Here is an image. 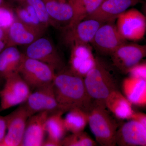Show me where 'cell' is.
<instances>
[{"mask_svg": "<svg viewBox=\"0 0 146 146\" xmlns=\"http://www.w3.org/2000/svg\"><path fill=\"white\" fill-rule=\"evenodd\" d=\"M52 83L56 100L63 112L79 108L88 112L93 101L86 91L83 77L65 68L56 72Z\"/></svg>", "mask_w": 146, "mask_h": 146, "instance_id": "cell-1", "label": "cell"}, {"mask_svg": "<svg viewBox=\"0 0 146 146\" xmlns=\"http://www.w3.org/2000/svg\"><path fill=\"white\" fill-rule=\"evenodd\" d=\"M117 72L111 63L101 56H96L94 68L84 78L86 91L93 102L104 103L112 92L119 90Z\"/></svg>", "mask_w": 146, "mask_h": 146, "instance_id": "cell-2", "label": "cell"}, {"mask_svg": "<svg viewBox=\"0 0 146 146\" xmlns=\"http://www.w3.org/2000/svg\"><path fill=\"white\" fill-rule=\"evenodd\" d=\"M104 103L93 102L88 111V124L97 143L103 146H115L118 127Z\"/></svg>", "mask_w": 146, "mask_h": 146, "instance_id": "cell-3", "label": "cell"}, {"mask_svg": "<svg viewBox=\"0 0 146 146\" xmlns=\"http://www.w3.org/2000/svg\"><path fill=\"white\" fill-rule=\"evenodd\" d=\"M18 73L31 89H35L52 83L56 72L49 65L25 55Z\"/></svg>", "mask_w": 146, "mask_h": 146, "instance_id": "cell-4", "label": "cell"}, {"mask_svg": "<svg viewBox=\"0 0 146 146\" xmlns=\"http://www.w3.org/2000/svg\"><path fill=\"white\" fill-rule=\"evenodd\" d=\"M24 54L27 57L49 65L56 72L66 68L60 53L51 40L46 37L41 36L28 45Z\"/></svg>", "mask_w": 146, "mask_h": 146, "instance_id": "cell-5", "label": "cell"}, {"mask_svg": "<svg viewBox=\"0 0 146 146\" xmlns=\"http://www.w3.org/2000/svg\"><path fill=\"white\" fill-rule=\"evenodd\" d=\"M5 80L4 86L0 91L2 110L24 103L31 93L30 87L18 72Z\"/></svg>", "mask_w": 146, "mask_h": 146, "instance_id": "cell-6", "label": "cell"}, {"mask_svg": "<svg viewBox=\"0 0 146 146\" xmlns=\"http://www.w3.org/2000/svg\"><path fill=\"white\" fill-rule=\"evenodd\" d=\"M23 104L30 117L42 112H64L56 100L52 82L35 89Z\"/></svg>", "mask_w": 146, "mask_h": 146, "instance_id": "cell-7", "label": "cell"}, {"mask_svg": "<svg viewBox=\"0 0 146 146\" xmlns=\"http://www.w3.org/2000/svg\"><path fill=\"white\" fill-rule=\"evenodd\" d=\"M116 26L126 40L138 41L143 39L146 32V17L135 8L127 9L118 16Z\"/></svg>", "mask_w": 146, "mask_h": 146, "instance_id": "cell-8", "label": "cell"}, {"mask_svg": "<svg viewBox=\"0 0 146 146\" xmlns=\"http://www.w3.org/2000/svg\"><path fill=\"white\" fill-rule=\"evenodd\" d=\"M111 63L123 74H127L131 68L146 57V45L126 42L121 45L110 56Z\"/></svg>", "mask_w": 146, "mask_h": 146, "instance_id": "cell-9", "label": "cell"}, {"mask_svg": "<svg viewBox=\"0 0 146 146\" xmlns=\"http://www.w3.org/2000/svg\"><path fill=\"white\" fill-rule=\"evenodd\" d=\"M126 42L127 40L120 34L114 22H111L100 26L91 44L101 55L110 56L121 45Z\"/></svg>", "mask_w": 146, "mask_h": 146, "instance_id": "cell-10", "label": "cell"}, {"mask_svg": "<svg viewBox=\"0 0 146 146\" xmlns=\"http://www.w3.org/2000/svg\"><path fill=\"white\" fill-rule=\"evenodd\" d=\"M7 130L0 146H21L27 121L29 117L24 104L7 115Z\"/></svg>", "mask_w": 146, "mask_h": 146, "instance_id": "cell-11", "label": "cell"}, {"mask_svg": "<svg viewBox=\"0 0 146 146\" xmlns=\"http://www.w3.org/2000/svg\"><path fill=\"white\" fill-rule=\"evenodd\" d=\"M103 24L94 19H84L72 27L63 30V43L70 48L76 45L91 44L97 30Z\"/></svg>", "mask_w": 146, "mask_h": 146, "instance_id": "cell-12", "label": "cell"}, {"mask_svg": "<svg viewBox=\"0 0 146 146\" xmlns=\"http://www.w3.org/2000/svg\"><path fill=\"white\" fill-rule=\"evenodd\" d=\"M144 2L143 0H104L96 10L85 19H94L102 23L114 22L129 8Z\"/></svg>", "mask_w": 146, "mask_h": 146, "instance_id": "cell-13", "label": "cell"}, {"mask_svg": "<svg viewBox=\"0 0 146 146\" xmlns=\"http://www.w3.org/2000/svg\"><path fill=\"white\" fill-rule=\"evenodd\" d=\"M70 48V55L68 68L73 73L84 78L96 64L94 56L90 44H81Z\"/></svg>", "mask_w": 146, "mask_h": 146, "instance_id": "cell-14", "label": "cell"}, {"mask_svg": "<svg viewBox=\"0 0 146 146\" xmlns=\"http://www.w3.org/2000/svg\"><path fill=\"white\" fill-rule=\"evenodd\" d=\"M116 143L119 146H146V129L138 121L130 119L118 129Z\"/></svg>", "mask_w": 146, "mask_h": 146, "instance_id": "cell-15", "label": "cell"}, {"mask_svg": "<svg viewBox=\"0 0 146 146\" xmlns=\"http://www.w3.org/2000/svg\"><path fill=\"white\" fill-rule=\"evenodd\" d=\"M49 115L48 112H42L28 118L21 146H42L46 133V121Z\"/></svg>", "mask_w": 146, "mask_h": 146, "instance_id": "cell-16", "label": "cell"}, {"mask_svg": "<svg viewBox=\"0 0 146 146\" xmlns=\"http://www.w3.org/2000/svg\"><path fill=\"white\" fill-rule=\"evenodd\" d=\"M44 33L23 23L16 18L8 28L7 47L28 45L34 42Z\"/></svg>", "mask_w": 146, "mask_h": 146, "instance_id": "cell-17", "label": "cell"}, {"mask_svg": "<svg viewBox=\"0 0 146 146\" xmlns=\"http://www.w3.org/2000/svg\"><path fill=\"white\" fill-rule=\"evenodd\" d=\"M47 12L62 30L67 29L74 17V11L67 0H42Z\"/></svg>", "mask_w": 146, "mask_h": 146, "instance_id": "cell-18", "label": "cell"}, {"mask_svg": "<svg viewBox=\"0 0 146 146\" xmlns=\"http://www.w3.org/2000/svg\"><path fill=\"white\" fill-rule=\"evenodd\" d=\"M123 94L132 104L146 106V80L129 76L122 83Z\"/></svg>", "mask_w": 146, "mask_h": 146, "instance_id": "cell-19", "label": "cell"}, {"mask_svg": "<svg viewBox=\"0 0 146 146\" xmlns=\"http://www.w3.org/2000/svg\"><path fill=\"white\" fill-rule=\"evenodd\" d=\"M104 103L110 112L120 119H131L135 112L132 104L119 90L112 92Z\"/></svg>", "mask_w": 146, "mask_h": 146, "instance_id": "cell-20", "label": "cell"}, {"mask_svg": "<svg viewBox=\"0 0 146 146\" xmlns=\"http://www.w3.org/2000/svg\"><path fill=\"white\" fill-rule=\"evenodd\" d=\"M24 56L16 46L6 47L0 54V77L5 79L18 72Z\"/></svg>", "mask_w": 146, "mask_h": 146, "instance_id": "cell-21", "label": "cell"}, {"mask_svg": "<svg viewBox=\"0 0 146 146\" xmlns=\"http://www.w3.org/2000/svg\"><path fill=\"white\" fill-rule=\"evenodd\" d=\"M104 0H70L74 11V17L69 26L70 28L86 19L96 10Z\"/></svg>", "mask_w": 146, "mask_h": 146, "instance_id": "cell-22", "label": "cell"}, {"mask_svg": "<svg viewBox=\"0 0 146 146\" xmlns=\"http://www.w3.org/2000/svg\"><path fill=\"white\" fill-rule=\"evenodd\" d=\"M63 118L67 131L72 133L84 131L88 124V112L79 108H74L67 112Z\"/></svg>", "mask_w": 146, "mask_h": 146, "instance_id": "cell-23", "label": "cell"}, {"mask_svg": "<svg viewBox=\"0 0 146 146\" xmlns=\"http://www.w3.org/2000/svg\"><path fill=\"white\" fill-rule=\"evenodd\" d=\"M64 113L59 111L49 115L46 124V133L48 137L60 141L65 138L68 131L62 116Z\"/></svg>", "mask_w": 146, "mask_h": 146, "instance_id": "cell-24", "label": "cell"}, {"mask_svg": "<svg viewBox=\"0 0 146 146\" xmlns=\"http://www.w3.org/2000/svg\"><path fill=\"white\" fill-rule=\"evenodd\" d=\"M13 11L19 21L45 33L47 27L39 20L34 9L28 6L18 5Z\"/></svg>", "mask_w": 146, "mask_h": 146, "instance_id": "cell-25", "label": "cell"}, {"mask_svg": "<svg viewBox=\"0 0 146 146\" xmlns=\"http://www.w3.org/2000/svg\"><path fill=\"white\" fill-rule=\"evenodd\" d=\"M18 5H26L34 9L40 21L48 27L52 26L59 28L57 24L53 21L47 12L42 0H11Z\"/></svg>", "mask_w": 146, "mask_h": 146, "instance_id": "cell-26", "label": "cell"}, {"mask_svg": "<svg viewBox=\"0 0 146 146\" xmlns=\"http://www.w3.org/2000/svg\"><path fill=\"white\" fill-rule=\"evenodd\" d=\"M96 141L84 131L77 133H72L66 136L62 141L63 146H95L97 145Z\"/></svg>", "mask_w": 146, "mask_h": 146, "instance_id": "cell-27", "label": "cell"}, {"mask_svg": "<svg viewBox=\"0 0 146 146\" xmlns=\"http://www.w3.org/2000/svg\"><path fill=\"white\" fill-rule=\"evenodd\" d=\"M16 19L14 11L3 5L0 6V27L7 28Z\"/></svg>", "mask_w": 146, "mask_h": 146, "instance_id": "cell-28", "label": "cell"}, {"mask_svg": "<svg viewBox=\"0 0 146 146\" xmlns=\"http://www.w3.org/2000/svg\"><path fill=\"white\" fill-rule=\"evenodd\" d=\"M129 76L146 80V63H138L128 72Z\"/></svg>", "mask_w": 146, "mask_h": 146, "instance_id": "cell-29", "label": "cell"}, {"mask_svg": "<svg viewBox=\"0 0 146 146\" xmlns=\"http://www.w3.org/2000/svg\"><path fill=\"white\" fill-rule=\"evenodd\" d=\"M7 130L6 116H0V144L3 141Z\"/></svg>", "mask_w": 146, "mask_h": 146, "instance_id": "cell-30", "label": "cell"}, {"mask_svg": "<svg viewBox=\"0 0 146 146\" xmlns=\"http://www.w3.org/2000/svg\"><path fill=\"white\" fill-rule=\"evenodd\" d=\"M131 119L138 121L146 129V114L140 112H134Z\"/></svg>", "mask_w": 146, "mask_h": 146, "instance_id": "cell-31", "label": "cell"}, {"mask_svg": "<svg viewBox=\"0 0 146 146\" xmlns=\"http://www.w3.org/2000/svg\"><path fill=\"white\" fill-rule=\"evenodd\" d=\"M42 146H62V141L48 137L44 140Z\"/></svg>", "mask_w": 146, "mask_h": 146, "instance_id": "cell-32", "label": "cell"}, {"mask_svg": "<svg viewBox=\"0 0 146 146\" xmlns=\"http://www.w3.org/2000/svg\"><path fill=\"white\" fill-rule=\"evenodd\" d=\"M8 28L0 27V40H6L7 42Z\"/></svg>", "mask_w": 146, "mask_h": 146, "instance_id": "cell-33", "label": "cell"}, {"mask_svg": "<svg viewBox=\"0 0 146 146\" xmlns=\"http://www.w3.org/2000/svg\"><path fill=\"white\" fill-rule=\"evenodd\" d=\"M7 41L0 40V54L7 46Z\"/></svg>", "mask_w": 146, "mask_h": 146, "instance_id": "cell-34", "label": "cell"}, {"mask_svg": "<svg viewBox=\"0 0 146 146\" xmlns=\"http://www.w3.org/2000/svg\"><path fill=\"white\" fill-rule=\"evenodd\" d=\"M143 11L144 14H145L146 17V2H144L143 3Z\"/></svg>", "mask_w": 146, "mask_h": 146, "instance_id": "cell-35", "label": "cell"}, {"mask_svg": "<svg viewBox=\"0 0 146 146\" xmlns=\"http://www.w3.org/2000/svg\"><path fill=\"white\" fill-rule=\"evenodd\" d=\"M3 0H0V6L3 5Z\"/></svg>", "mask_w": 146, "mask_h": 146, "instance_id": "cell-36", "label": "cell"}, {"mask_svg": "<svg viewBox=\"0 0 146 146\" xmlns=\"http://www.w3.org/2000/svg\"><path fill=\"white\" fill-rule=\"evenodd\" d=\"M1 110H2L1 109V108H0V111H1Z\"/></svg>", "mask_w": 146, "mask_h": 146, "instance_id": "cell-37", "label": "cell"}, {"mask_svg": "<svg viewBox=\"0 0 146 146\" xmlns=\"http://www.w3.org/2000/svg\"><path fill=\"white\" fill-rule=\"evenodd\" d=\"M1 77H0V81H1Z\"/></svg>", "mask_w": 146, "mask_h": 146, "instance_id": "cell-38", "label": "cell"}, {"mask_svg": "<svg viewBox=\"0 0 146 146\" xmlns=\"http://www.w3.org/2000/svg\"><path fill=\"white\" fill-rule=\"evenodd\" d=\"M67 1H70V0H67Z\"/></svg>", "mask_w": 146, "mask_h": 146, "instance_id": "cell-39", "label": "cell"}]
</instances>
